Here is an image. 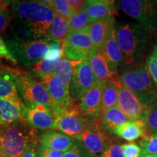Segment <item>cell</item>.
<instances>
[{"label": "cell", "mask_w": 157, "mask_h": 157, "mask_svg": "<svg viewBox=\"0 0 157 157\" xmlns=\"http://www.w3.org/2000/svg\"><path fill=\"white\" fill-rule=\"evenodd\" d=\"M101 157H124V155L121 145L113 143L102 153Z\"/></svg>", "instance_id": "37"}, {"label": "cell", "mask_w": 157, "mask_h": 157, "mask_svg": "<svg viewBox=\"0 0 157 157\" xmlns=\"http://www.w3.org/2000/svg\"><path fill=\"white\" fill-rule=\"evenodd\" d=\"M71 31H82L86 30L90 23L89 16L84 8L81 11L74 13L68 19Z\"/></svg>", "instance_id": "29"}, {"label": "cell", "mask_w": 157, "mask_h": 157, "mask_svg": "<svg viewBox=\"0 0 157 157\" xmlns=\"http://www.w3.org/2000/svg\"><path fill=\"white\" fill-rule=\"evenodd\" d=\"M11 2H12L10 1H0V11L8 8V6Z\"/></svg>", "instance_id": "42"}, {"label": "cell", "mask_w": 157, "mask_h": 157, "mask_svg": "<svg viewBox=\"0 0 157 157\" xmlns=\"http://www.w3.org/2000/svg\"><path fill=\"white\" fill-rule=\"evenodd\" d=\"M102 52L111 71L114 74H118V69L124 64V61L122 52L116 35V26L111 31Z\"/></svg>", "instance_id": "20"}, {"label": "cell", "mask_w": 157, "mask_h": 157, "mask_svg": "<svg viewBox=\"0 0 157 157\" xmlns=\"http://www.w3.org/2000/svg\"><path fill=\"white\" fill-rule=\"evenodd\" d=\"M146 124L149 133H157V100L150 106H148Z\"/></svg>", "instance_id": "32"}, {"label": "cell", "mask_w": 157, "mask_h": 157, "mask_svg": "<svg viewBox=\"0 0 157 157\" xmlns=\"http://www.w3.org/2000/svg\"><path fill=\"white\" fill-rule=\"evenodd\" d=\"M140 157H155V156H152V155H145V156H141Z\"/></svg>", "instance_id": "43"}, {"label": "cell", "mask_w": 157, "mask_h": 157, "mask_svg": "<svg viewBox=\"0 0 157 157\" xmlns=\"http://www.w3.org/2000/svg\"><path fill=\"white\" fill-rule=\"evenodd\" d=\"M25 118L36 129L40 130L56 129L58 117L53 109L41 105H25Z\"/></svg>", "instance_id": "13"}, {"label": "cell", "mask_w": 157, "mask_h": 157, "mask_svg": "<svg viewBox=\"0 0 157 157\" xmlns=\"http://www.w3.org/2000/svg\"><path fill=\"white\" fill-rule=\"evenodd\" d=\"M11 10L16 21L26 25L36 39L46 37L56 16L52 8L40 1H13Z\"/></svg>", "instance_id": "3"}, {"label": "cell", "mask_w": 157, "mask_h": 157, "mask_svg": "<svg viewBox=\"0 0 157 157\" xmlns=\"http://www.w3.org/2000/svg\"><path fill=\"white\" fill-rule=\"evenodd\" d=\"M105 82L96 81L93 87L82 96L78 107L86 117L93 119L101 117L102 94Z\"/></svg>", "instance_id": "15"}, {"label": "cell", "mask_w": 157, "mask_h": 157, "mask_svg": "<svg viewBox=\"0 0 157 157\" xmlns=\"http://www.w3.org/2000/svg\"><path fill=\"white\" fill-rule=\"evenodd\" d=\"M119 87L113 81L105 82L102 94L101 115L107 109L117 106Z\"/></svg>", "instance_id": "26"}, {"label": "cell", "mask_w": 157, "mask_h": 157, "mask_svg": "<svg viewBox=\"0 0 157 157\" xmlns=\"http://www.w3.org/2000/svg\"><path fill=\"white\" fill-rule=\"evenodd\" d=\"M84 9L89 16L90 23L114 17L117 13L115 2L113 0L86 1Z\"/></svg>", "instance_id": "18"}, {"label": "cell", "mask_w": 157, "mask_h": 157, "mask_svg": "<svg viewBox=\"0 0 157 157\" xmlns=\"http://www.w3.org/2000/svg\"><path fill=\"white\" fill-rule=\"evenodd\" d=\"M89 60L97 81H113L117 84L118 74H114L111 71L103 52H95Z\"/></svg>", "instance_id": "22"}, {"label": "cell", "mask_w": 157, "mask_h": 157, "mask_svg": "<svg viewBox=\"0 0 157 157\" xmlns=\"http://www.w3.org/2000/svg\"><path fill=\"white\" fill-rule=\"evenodd\" d=\"M70 25L67 18L56 14L50 25L46 39L63 42L70 33Z\"/></svg>", "instance_id": "25"}, {"label": "cell", "mask_w": 157, "mask_h": 157, "mask_svg": "<svg viewBox=\"0 0 157 157\" xmlns=\"http://www.w3.org/2000/svg\"><path fill=\"white\" fill-rule=\"evenodd\" d=\"M0 157H3V156H2V155H1V154H0Z\"/></svg>", "instance_id": "46"}, {"label": "cell", "mask_w": 157, "mask_h": 157, "mask_svg": "<svg viewBox=\"0 0 157 157\" xmlns=\"http://www.w3.org/2000/svg\"><path fill=\"white\" fill-rule=\"evenodd\" d=\"M22 68L0 61V99L18 98L20 74Z\"/></svg>", "instance_id": "14"}, {"label": "cell", "mask_w": 157, "mask_h": 157, "mask_svg": "<svg viewBox=\"0 0 157 157\" xmlns=\"http://www.w3.org/2000/svg\"><path fill=\"white\" fill-rule=\"evenodd\" d=\"M115 18H108L93 22L88 25L86 30L93 40L96 52H101L104 45L114 28Z\"/></svg>", "instance_id": "17"}, {"label": "cell", "mask_w": 157, "mask_h": 157, "mask_svg": "<svg viewBox=\"0 0 157 157\" xmlns=\"http://www.w3.org/2000/svg\"><path fill=\"white\" fill-rule=\"evenodd\" d=\"M7 47L17 61H21L25 66L33 65L44 58L49 52V40L35 39L27 42H18L10 40Z\"/></svg>", "instance_id": "6"}, {"label": "cell", "mask_w": 157, "mask_h": 157, "mask_svg": "<svg viewBox=\"0 0 157 157\" xmlns=\"http://www.w3.org/2000/svg\"><path fill=\"white\" fill-rule=\"evenodd\" d=\"M124 157H140L142 150L140 146L135 142L121 145Z\"/></svg>", "instance_id": "35"}, {"label": "cell", "mask_w": 157, "mask_h": 157, "mask_svg": "<svg viewBox=\"0 0 157 157\" xmlns=\"http://www.w3.org/2000/svg\"><path fill=\"white\" fill-rule=\"evenodd\" d=\"M41 82L46 87L48 93L55 105L67 110L76 106L75 102L71 96L70 90L52 74L40 78Z\"/></svg>", "instance_id": "12"}, {"label": "cell", "mask_w": 157, "mask_h": 157, "mask_svg": "<svg viewBox=\"0 0 157 157\" xmlns=\"http://www.w3.org/2000/svg\"><path fill=\"white\" fill-rule=\"evenodd\" d=\"M41 2L48 5L56 14L68 19L74 13L69 2L67 0H43Z\"/></svg>", "instance_id": "30"}, {"label": "cell", "mask_w": 157, "mask_h": 157, "mask_svg": "<svg viewBox=\"0 0 157 157\" xmlns=\"http://www.w3.org/2000/svg\"><path fill=\"white\" fill-rule=\"evenodd\" d=\"M155 156V157H157V154H156V155H155V156Z\"/></svg>", "instance_id": "45"}, {"label": "cell", "mask_w": 157, "mask_h": 157, "mask_svg": "<svg viewBox=\"0 0 157 157\" xmlns=\"http://www.w3.org/2000/svg\"><path fill=\"white\" fill-rule=\"evenodd\" d=\"M60 60H50L46 58H43L42 60H39L31 66L33 74L36 77L40 78L52 74L60 63Z\"/></svg>", "instance_id": "28"}, {"label": "cell", "mask_w": 157, "mask_h": 157, "mask_svg": "<svg viewBox=\"0 0 157 157\" xmlns=\"http://www.w3.org/2000/svg\"><path fill=\"white\" fill-rule=\"evenodd\" d=\"M146 66L149 73L157 85V44L146 58Z\"/></svg>", "instance_id": "33"}, {"label": "cell", "mask_w": 157, "mask_h": 157, "mask_svg": "<svg viewBox=\"0 0 157 157\" xmlns=\"http://www.w3.org/2000/svg\"><path fill=\"white\" fill-rule=\"evenodd\" d=\"M95 76L90 60L75 62L73 76L70 84V93L74 102L81 100L95 84Z\"/></svg>", "instance_id": "10"}, {"label": "cell", "mask_w": 157, "mask_h": 157, "mask_svg": "<svg viewBox=\"0 0 157 157\" xmlns=\"http://www.w3.org/2000/svg\"><path fill=\"white\" fill-rule=\"evenodd\" d=\"M118 107L129 121H143L146 122L148 106L144 105L132 92L123 86L119 87Z\"/></svg>", "instance_id": "11"}, {"label": "cell", "mask_w": 157, "mask_h": 157, "mask_svg": "<svg viewBox=\"0 0 157 157\" xmlns=\"http://www.w3.org/2000/svg\"><path fill=\"white\" fill-rule=\"evenodd\" d=\"M114 134L127 141H133L139 137L150 135L146 124L143 121H128L116 129Z\"/></svg>", "instance_id": "21"}, {"label": "cell", "mask_w": 157, "mask_h": 157, "mask_svg": "<svg viewBox=\"0 0 157 157\" xmlns=\"http://www.w3.org/2000/svg\"><path fill=\"white\" fill-rule=\"evenodd\" d=\"M38 143L31 145L23 153L21 157H38L37 156V146Z\"/></svg>", "instance_id": "41"}, {"label": "cell", "mask_w": 157, "mask_h": 157, "mask_svg": "<svg viewBox=\"0 0 157 157\" xmlns=\"http://www.w3.org/2000/svg\"><path fill=\"white\" fill-rule=\"evenodd\" d=\"M19 93L26 105H41L53 109L55 104L42 82H39L24 69L20 74Z\"/></svg>", "instance_id": "7"}, {"label": "cell", "mask_w": 157, "mask_h": 157, "mask_svg": "<svg viewBox=\"0 0 157 157\" xmlns=\"http://www.w3.org/2000/svg\"><path fill=\"white\" fill-rule=\"evenodd\" d=\"M139 144L142 150L141 155H156L157 154V133L150 134L141 137Z\"/></svg>", "instance_id": "31"}, {"label": "cell", "mask_w": 157, "mask_h": 157, "mask_svg": "<svg viewBox=\"0 0 157 157\" xmlns=\"http://www.w3.org/2000/svg\"><path fill=\"white\" fill-rule=\"evenodd\" d=\"M26 106L20 98L0 99V125L25 118Z\"/></svg>", "instance_id": "16"}, {"label": "cell", "mask_w": 157, "mask_h": 157, "mask_svg": "<svg viewBox=\"0 0 157 157\" xmlns=\"http://www.w3.org/2000/svg\"><path fill=\"white\" fill-rule=\"evenodd\" d=\"M74 137L64 134L63 132L51 129L44 131L39 136V143L43 146L58 151H67L76 143Z\"/></svg>", "instance_id": "19"}, {"label": "cell", "mask_w": 157, "mask_h": 157, "mask_svg": "<svg viewBox=\"0 0 157 157\" xmlns=\"http://www.w3.org/2000/svg\"><path fill=\"white\" fill-rule=\"evenodd\" d=\"M93 120V119L86 117L80 111L78 105H76L72 109L63 110L59 113L56 129L77 139Z\"/></svg>", "instance_id": "9"}, {"label": "cell", "mask_w": 157, "mask_h": 157, "mask_svg": "<svg viewBox=\"0 0 157 157\" xmlns=\"http://www.w3.org/2000/svg\"><path fill=\"white\" fill-rule=\"evenodd\" d=\"M13 16L12 10L9 8L0 11V34L7 31L13 20Z\"/></svg>", "instance_id": "36"}, {"label": "cell", "mask_w": 157, "mask_h": 157, "mask_svg": "<svg viewBox=\"0 0 157 157\" xmlns=\"http://www.w3.org/2000/svg\"><path fill=\"white\" fill-rule=\"evenodd\" d=\"M63 44L68 45L76 50L90 53H95V46L87 30L82 31H70L63 42Z\"/></svg>", "instance_id": "23"}, {"label": "cell", "mask_w": 157, "mask_h": 157, "mask_svg": "<svg viewBox=\"0 0 157 157\" xmlns=\"http://www.w3.org/2000/svg\"><path fill=\"white\" fill-rule=\"evenodd\" d=\"M38 143L36 129L25 118L0 125V154L3 157H21L31 145Z\"/></svg>", "instance_id": "1"}, {"label": "cell", "mask_w": 157, "mask_h": 157, "mask_svg": "<svg viewBox=\"0 0 157 157\" xmlns=\"http://www.w3.org/2000/svg\"><path fill=\"white\" fill-rule=\"evenodd\" d=\"M74 65L75 62L63 56L52 74L58 78L60 81L63 82L66 87L69 88L73 76Z\"/></svg>", "instance_id": "27"}, {"label": "cell", "mask_w": 157, "mask_h": 157, "mask_svg": "<svg viewBox=\"0 0 157 157\" xmlns=\"http://www.w3.org/2000/svg\"><path fill=\"white\" fill-rule=\"evenodd\" d=\"M119 5L124 13L134 19L149 36H157V5L154 1L122 0Z\"/></svg>", "instance_id": "5"}, {"label": "cell", "mask_w": 157, "mask_h": 157, "mask_svg": "<svg viewBox=\"0 0 157 157\" xmlns=\"http://www.w3.org/2000/svg\"><path fill=\"white\" fill-rule=\"evenodd\" d=\"M77 140L92 155L103 153L114 143V139L102 126L99 119H93Z\"/></svg>", "instance_id": "8"}, {"label": "cell", "mask_w": 157, "mask_h": 157, "mask_svg": "<svg viewBox=\"0 0 157 157\" xmlns=\"http://www.w3.org/2000/svg\"><path fill=\"white\" fill-rule=\"evenodd\" d=\"M0 58H5L8 61L13 63V64H16L17 63V60L9 50L7 45L4 42L1 37H0Z\"/></svg>", "instance_id": "39"}, {"label": "cell", "mask_w": 157, "mask_h": 157, "mask_svg": "<svg viewBox=\"0 0 157 157\" xmlns=\"http://www.w3.org/2000/svg\"><path fill=\"white\" fill-rule=\"evenodd\" d=\"M99 120L104 128L113 133L118 127L129 121L118 105L107 109L101 113Z\"/></svg>", "instance_id": "24"}, {"label": "cell", "mask_w": 157, "mask_h": 157, "mask_svg": "<svg viewBox=\"0 0 157 157\" xmlns=\"http://www.w3.org/2000/svg\"><path fill=\"white\" fill-rule=\"evenodd\" d=\"M154 2H155V3H156V5H157V0H156V1H154Z\"/></svg>", "instance_id": "44"}, {"label": "cell", "mask_w": 157, "mask_h": 157, "mask_svg": "<svg viewBox=\"0 0 157 157\" xmlns=\"http://www.w3.org/2000/svg\"><path fill=\"white\" fill-rule=\"evenodd\" d=\"M69 4L73 10L74 13L81 11L84 8L86 1H81V0H71Z\"/></svg>", "instance_id": "40"}, {"label": "cell", "mask_w": 157, "mask_h": 157, "mask_svg": "<svg viewBox=\"0 0 157 157\" xmlns=\"http://www.w3.org/2000/svg\"><path fill=\"white\" fill-rule=\"evenodd\" d=\"M120 86L127 88L146 106L157 100V85L149 73L146 65L128 67L118 75Z\"/></svg>", "instance_id": "4"}, {"label": "cell", "mask_w": 157, "mask_h": 157, "mask_svg": "<svg viewBox=\"0 0 157 157\" xmlns=\"http://www.w3.org/2000/svg\"><path fill=\"white\" fill-rule=\"evenodd\" d=\"M37 156L38 157H63L64 154L58 151L53 150L43 146L39 143L37 146Z\"/></svg>", "instance_id": "38"}, {"label": "cell", "mask_w": 157, "mask_h": 157, "mask_svg": "<svg viewBox=\"0 0 157 157\" xmlns=\"http://www.w3.org/2000/svg\"><path fill=\"white\" fill-rule=\"evenodd\" d=\"M91 155L78 141L72 148L64 153L63 157H92Z\"/></svg>", "instance_id": "34"}, {"label": "cell", "mask_w": 157, "mask_h": 157, "mask_svg": "<svg viewBox=\"0 0 157 157\" xmlns=\"http://www.w3.org/2000/svg\"><path fill=\"white\" fill-rule=\"evenodd\" d=\"M116 35L123 55V61L129 67L142 64L148 51L149 34L137 23H124L116 27Z\"/></svg>", "instance_id": "2"}]
</instances>
